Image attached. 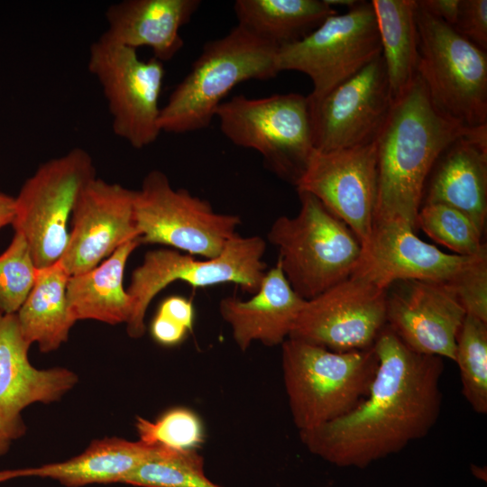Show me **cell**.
I'll return each mask as SVG.
<instances>
[{"instance_id":"cell-4","label":"cell","mask_w":487,"mask_h":487,"mask_svg":"<svg viewBox=\"0 0 487 487\" xmlns=\"http://www.w3.org/2000/svg\"><path fill=\"white\" fill-rule=\"evenodd\" d=\"M377 366L373 345L335 352L297 339L285 340L281 345L283 382L299 432L354 409L367 396Z\"/></svg>"},{"instance_id":"cell-25","label":"cell","mask_w":487,"mask_h":487,"mask_svg":"<svg viewBox=\"0 0 487 487\" xmlns=\"http://www.w3.org/2000/svg\"><path fill=\"white\" fill-rule=\"evenodd\" d=\"M69 275L60 262L38 271L34 285L16 313L24 340L37 344L42 353L67 342L77 322L67 299Z\"/></svg>"},{"instance_id":"cell-34","label":"cell","mask_w":487,"mask_h":487,"mask_svg":"<svg viewBox=\"0 0 487 487\" xmlns=\"http://www.w3.org/2000/svg\"><path fill=\"white\" fill-rule=\"evenodd\" d=\"M454 28L480 49L487 50V1L461 0Z\"/></svg>"},{"instance_id":"cell-13","label":"cell","mask_w":487,"mask_h":487,"mask_svg":"<svg viewBox=\"0 0 487 487\" xmlns=\"http://www.w3.org/2000/svg\"><path fill=\"white\" fill-rule=\"evenodd\" d=\"M387 289L352 274L306 300L289 337L335 352L373 345L387 324Z\"/></svg>"},{"instance_id":"cell-29","label":"cell","mask_w":487,"mask_h":487,"mask_svg":"<svg viewBox=\"0 0 487 487\" xmlns=\"http://www.w3.org/2000/svg\"><path fill=\"white\" fill-rule=\"evenodd\" d=\"M203 464L198 452L163 448L130 472L121 483L140 487H221L206 476Z\"/></svg>"},{"instance_id":"cell-9","label":"cell","mask_w":487,"mask_h":487,"mask_svg":"<svg viewBox=\"0 0 487 487\" xmlns=\"http://www.w3.org/2000/svg\"><path fill=\"white\" fill-rule=\"evenodd\" d=\"M96 177L90 154L75 147L42 163L15 198L14 232L26 240L36 267L61 260L69 241V221L85 187Z\"/></svg>"},{"instance_id":"cell-20","label":"cell","mask_w":487,"mask_h":487,"mask_svg":"<svg viewBox=\"0 0 487 487\" xmlns=\"http://www.w3.org/2000/svg\"><path fill=\"white\" fill-rule=\"evenodd\" d=\"M425 204H442L467 216L483 234L487 217V124L450 143L430 174Z\"/></svg>"},{"instance_id":"cell-2","label":"cell","mask_w":487,"mask_h":487,"mask_svg":"<svg viewBox=\"0 0 487 487\" xmlns=\"http://www.w3.org/2000/svg\"><path fill=\"white\" fill-rule=\"evenodd\" d=\"M474 127L437 111L418 74L392 102L376 140V223L399 221L414 231L427 179L446 148Z\"/></svg>"},{"instance_id":"cell-8","label":"cell","mask_w":487,"mask_h":487,"mask_svg":"<svg viewBox=\"0 0 487 487\" xmlns=\"http://www.w3.org/2000/svg\"><path fill=\"white\" fill-rule=\"evenodd\" d=\"M265 251L266 242L261 236L236 234L223 252L212 259L198 260L174 249L146 253L142 264L133 271L126 289L133 300V312L126 323L129 336L140 338L144 335V318L150 303L176 280L199 288L230 282L254 294L266 272L262 261Z\"/></svg>"},{"instance_id":"cell-38","label":"cell","mask_w":487,"mask_h":487,"mask_svg":"<svg viewBox=\"0 0 487 487\" xmlns=\"http://www.w3.org/2000/svg\"><path fill=\"white\" fill-rule=\"evenodd\" d=\"M15 216V198L0 192V228L12 224Z\"/></svg>"},{"instance_id":"cell-12","label":"cell","mask_w":487,"mask_h":487,"mask_svg":"<svg viewBox=\"0 0 487 487\" xmlns=\"http://www.w3.org/2000/svg\"><path fill=\"white\" fill-rule=\"evenodd\" d=\"M87 69L102 87L115 134L135 149L154 142L161 133L163 62L142 60L137 50L98 39L90 45Z\"/></svg>"},{"instance_id":"cell-41","label":"cell","mask_w":487,"mask_h":487,"mask_svg":"<svg viewBox=\"0 0 487 487\" xmlns=\"http://www.w3.org/2000/svg\"><path fill=\"white\" fill-rule=\"evenodd\" d=\"M1 314H2V313L0 312V315H1Z\"/></svg>"},{"instance_id":"cell-18","label":"cell","mask_w":487,"mask_h":487,"mask_svg":"<svg viewBox=\"0 0 487 487\" xmlns=\"http://www.w3.org/2000/svg\"><path fill=\"white\" fill-rule=\"evenodd\" d=\"M475 256L446 253L419 239L404 223L381 222L373 225L353 274L386 289L396 281L407 280L446 284Z\"/></svg>"},{"instance_id":"cell-26","label":"cell","mask_w":487,"mask_h":487,"mask_svg":"<svg viewBox=\"0 0 487 487\" xmlns=\"http://www.w3.org/2000/svg\"><path fill=\"white\" fill-rule=\"evenodd\" d=\"M238 25L278 48L298 41L336 14L326 0H236Z\"/></svg>"},{"instance_id":"cell-33","label":"cell","mask_w":487,"mask_h":487,"mask_svg":"<svg viewBox=\"0 0 487 487\" xmlns=\"http://www.w3.org/2000/svg\"><path fill=\"white\" fill-rule=\"evenodd\" d=\"M444 285L455 296L466 315L487 322V251L475 256Z\"/></svg>"},{"instance_id":"cell-6","label":"cell","mask_w":487,"mask_h":487,"mask_svg":"<svg viewBox=\"0 0 487 487\" xmlns=\"http://www.w3.org/2000/svg\"><path fill=\"white\" fill-rule=\"evenodd\" d=\"M223 134L234 144L258 152L264 165L295 185L315 150L310 104L298 93L223 101L216 111Z\"/></svg>"},{"instance_id":"cell-10","label":"cell","mask_w":487,"mask_h":487,"mask_svg":"<svg viewBox=\"0 0 487 487\" xmlns=\"http://www.w3.org/2000/svg\"><path fill=\"white\" fill-rule=\"evenodd\" d=\"M133 211L141 244H157L205 259L217 257L242 220L219 213L186 188H174L161 170H151L134 190Z\"/></svg>"},{"instance_id":"cell-15","label":"cell","mask_w":487,"mask_h":487,"mask_svg":"<svg viewBox=\"0 0 487 487\" xmlns=\"http://www.w3.org/2000/svg\"><path fill=\"white\" fill-rule=\"evenodd\" d=\"M315 196L355 234L362 246L371 238L377 198V155L373 142L352 148L314 150L295 184Z\"/></svg>"},{"instance_id":"cell-22","label":"cell","mask_w":487,"mask_h":487,"mask_svg":"<svg viewBox=\"0 0 487 487\" xmlns=\"http://www.w3.org/2000/svg\"><path fill=\"white\" fill-rule=\"evenodd\" d=\"M201 5L199 0H124L106 11L107 28L99 39L137 50L149 47L161 62L183 47L180 28Z\"/></svg>"},{"instance_id":"cell-17","label":"cell","mask_w":487,"mask_h":487,"mask_svg":"<svg viewBox=\"0 0 487 487\" xmlns=\"http://www.w3.org/2000/svg\"><path fill=\"white\" fill-rule=\"evenodd\" d=\"M465 311L442 283L407 280L387 289V326L413 351L455 361Z\"/></svg>"},{"instance_id":"cell-16","label":"cell","mask_w":487,"mask_h":487,"mask_svg":"<svg viewBox=\"0 0 487 487\" xmlns=\"http://www.w3.org/2000/svg\"><path fill=\"white\" fill-rule=\"evenodd\" d=\"M134 190L97 177L82 190L60 263L70 276L92 270L124 244L140 238L133 211Z\"/></svg>"},{"instance_id":"cell-40","label":"cell","mask_w":487,"mask_h":487,"mask_svg":"<svg viewBox=\"0 0 487 487\" xmlns=\"http://www.w3.org/2000/svg\"><path fill=\"white\" fill-rule=\"evenodd\" d=\"M10 442L11 441H9L8 439H6L5 437L0 435V456L3 455L8 450Z\"/></svg>"},{"instance_id":"cell-1","label":"cell","mask_w":487,"mask_h":487,"mask_svg":"<svg viewBox=\"0 0 487 487\" xmlns=\"http://www.w3.org/2000/svg\"><path fill=\"white\" fill-rule=\"evenodd\" d=\"M378 359L367 396L350 412L299 431L310 453L340 467L364 468L426 436L442 406L443 359L418 354L386 325L373 344Z\"/></svg>"},{"instance_id":"cell-14","label":"cell","mask_w":487,"mask_h":487,"mask_svg":"<svg viewBox=\"0 0 487 487\" xmlns=\"http://www.w3.org/2000/svg\"><path fill=\"white\" fill-rule=\"evenodd\" d=\"M392 102L381 54L322 98L309 100L315 150L329 152L373 142Z\"/></svg>"},{"instance_id":"cell-39","label":"cell","mask_w":487,"mask_h":487,"mask_svg":"<svg viewBox=\"0 0 487 487\" xmlns=\"http://www.w3.org/2000/svg\"><path fill=\"white\" fill-rule=\"evenodd\" d=\"M330 6L342 5L346 6L348 9L354 6L359 1L357 0H326Z\"/></svg>"},{"instance_id":"cell-28","label":"cell","mask_w":487,"mask_h":487,"mask_svg":"<svg viewBox=\"0 0 487 487\" xmlns=\"http://www.w3.org/2000/svg\"><path fill=\"white\" fill-rule=\"evenodd\" d=\"M462 392L474 412L487 413V322L465 315L456 337Z\"/></svg>"},{"instance_id":"cell-35","label":"cell","mask_w":487,"mask_h":487,"mask_svg":"<svg viewBox=\"0 0 487 487\" xmlns=\"http://www.w3.org/2000/svg\"><path fill=\"white\" fill-rule=\"evenodd\" d=\"M150 331L152 338L164 346L178 345L191 333L182 325L159 312L151 323Z\"/></svg>"},{"instance_id":"cell-31","label":"cell","mask_w":487,"mask_h":487,"mask_svg":"<svg viewBox=\"0 0 487 487\" xmlns=\"http://www.w3.org/2000/svg\"><path fill=\"white\" fill-rule=\"evenodd\" d=\"M135 428L145 445L176 452H197L205 441L202 419L185 407L168 409L154 421L138 417Z\"/></svg>"},{"instance_id":"cell-36","label":"cell","mask_w":487,"mask_h":487,"mask_svg":"<svg viewBox=\"0 0 487 487\" xmlns=\"http://www.w3.org/2000/svg\"><path fill=\"white\" fill-rule=\"evenodd\" d=\"M157 312L193 331L195 308L191 299L178 295L170 296L161 302Z\"/></svg>"},{"instance_id":"cell-21","label":"cell","mask_w":487,"mask_h":487,"mask_svg":"<svg viewBox=\"0 0 487 487\" xmlns=\"http://www.w3.org/2000/svg\"><path fill=\"white\" fill-rule=\"evenodd\" d=\"M305 302L276 264L265 272L251 299L224 298L219 312L230 326L236 345L245 352L256 341L266 346L281 345L289 337Z\"/></svg>"},{"instance_id":"cell-37","label":"cell","mask_w":487,"mask_h":487,"mask_svg":"<svg viewBox=\"0 0 487 487\" xmlns=\"http://www.w3.org/2000/svg\"><path fill=\"white\" fill-rule=\"evenodd\" d=\"M417 5L427 13L454 27L459 15L461 0H418Z\"/></svg>"},{"instance_id":"cell-30","label":"cell","mask_w":487,"mask_h":487,"mask_svg":"<svg viewBox=\"0 0 487 487\" xmlns=\"http://www.w3.org/2000/svg\"><path fill=\"white\" fill-rule=\"evenodd\" d=\"M418 227L457 255L475 256L487 251L482 233L473 221L448 206L425 204L417 216Z\"/></svg>"},{"instance_id":"cell-11","label":"cell","mask_w":487,"mask_h":487,"mask_svg":"<svg viewBox=\"0 0 487 487\" xmlns=\"http://www.w3.org/2000/svg\"><path fill=\"white\" fill-rule=\"evenodd\" d=\"M381 54L371 2L359 1L345 14L328 16L301 40L278 48L279 71L304 73L312 81L308 96L317 101Z\"/></svg>"},{"instance_id":"cell-24","label":"cell","mask_w":487,"mask_h":487,"mask_svg":"<svg viewBox=\"0 0 487 487\" xmlns=\"http://www.w3.org/2000/svg\"><path fill=\"white\" fill-rule=\"evenodd\" d=\"M140 244V238L129 241L96 267L69 277L67 299L76 321L92 319L109 325L129 321L133 300L124 288V271Z\"/></svg>"},{"instance_id":"cell-7","label":"cell","mask_w":487,"mask_h":487,"mask_svg":"<svg viewBox=\"0 0 487 487\" xmlns=\"http://www.w3.org/2000/svg\"><path fill=\"white\" fill-rule=\"evenodd\" d=\"M416 22L417 74L433 106L466 127L486 125V51L418 5Z\"/></svg>"},{"instance_id":"cell-32","label":"cell","mask_w":487,"mask_h":487,"mask_svg":"<svg viewBox=\"0 0 487 487\" xmlns=\"http://www.w3.org/2000/svg\"><path fill=\"white\" fill-rule=\"evenodd\" d=\"M39 269L19 233L0 254V312L16 314L32 290Z\"/></svg>"},{"instance_id":"cell-3","label":"cell","mask_w":487,"mask_h":487,"mask_svg":"<svg viewBox=\"0 0 487 487\" xmlns=\"http://www.w3.org/2000/svg\"><path fill=\"white\" fill-rule=\"evenodd\" d=\"M277 51V46L238 24L226 35L207 41L161 107V132L186 133L208 127L236 85L271 79L280 73Z\"/></svg>"},{"instance_id":"cell-19","label":"cell","mask_w":487,"mask_h":487,"mask_svg":"<svg viewBox=\"0 0 487 487\" xmlns=\"http://www.w3.org/2000/svg\"><path fill=\"white\" fill-rule=\"evenodd\" d=\"M30 345L22 335L16 314H1L0 435L9 441L25 433L22 411L26 407L57 401L78 382L77 374L67 368L32 366Z\"/></svg>"},{"instance_id":"cell-23","label":"cell","mask_w":487,"mask_h":487,"mask_svg":"<svg viewBox=\"0 0 487 487\" xmlns=\"http://www.w3.org/2000/svg\"><path fill=\"white\" fill-rule=\"evenodd\" d=\"M162 449L140 440L105 437L92 441L83 453L63 462L0 472V482L18 476H37L56 480L68 487L121 483L130 472Z\"/></svg>"},{"instance_id":"cell-27","label":"cell","mask_w":487,"mask_h":487,"mask_svg":"<svg viewBox=\"0 0 487 487\" xmlns=\"http://www.w3.org/2000/svg\"><path fill=\"white\" fill-rule=\"evenodd\" d=\"M371 3L394 100L403 93L417 74V3L416 0H372Z\"/></svg>"},{"instance_id":"cell-5","label":"cell","mask_w":487,"mask_h":487,"mask_svg":"<svg viewBox=\"0 0 487 487\" xmlns=\"http://www.w3.org/2000/svg\"><path fill=\"white\" fill-rule=\"evenodd\" d=\"M298 194V215L275 219L268 240L277 248L276 264L292 289L308 300L349 278L358 266L363 246L315 196Z\"/></svg>"}]
</instances>
